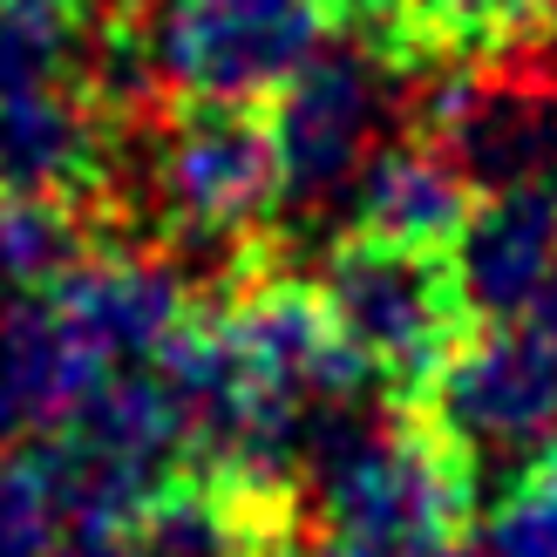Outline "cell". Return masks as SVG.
Returning a JSON list of instances; mask_svg holds the SVG:
<instances>
[{"label": "cell", "mask_w": 557, "mask_h": 557, "mask_svg": "<svg viewBox=\"0 0 557 557\" xmlns=\"http://www.w3.org/2000/svg\"><path fill=\"white\" fill-rule=\"evenodd\" d=\"M320 293L395 408L422 401L483 326L449 252L395 245L374 232H347L333 245L320 265Z\"/></svg>", "instance_id": "6da1fadb"}, {"label": "cell", "mask_w": 557, "mask_h": 557, "mask_svg": "<svg viewBox=\"0 0 557 557\" xmlns=\"http://www.w3.org/2000/svg\"><path fill=\"white\" fill-rule=\"evenodd\" d=\"M333 35L326 0H163L157 54L171 96L272 102Z\"/></svg>", "instance_id": "7a4b0ae2"}, {"label": "cell", "mask_w": 557, "mask_h": 557, "mask_svg": "<svg viewBox=\"0 0 557 557\" xmlns=\"http://www.w3.org/2000/svg\"><path fill=\"white\" fill-rule=\"evenodd\" d=\"M435 429H449L469 456H517L531 462L537 449L557 442V341L531 320H504V326H476L469 347L449 360L422 401Z\"/></svg>", "instance_id": "3957f363"}, {"label": "cell", "mask_w": 557, "mask_h": 557, "mask_svg": "<svg viewBox=\"0 0 557 557\" xmlns=\"http://www.w3.org/2000/svg\"><path fill=\"white\" fill-rule=\"evenodd\" d=\"M381 75L387 69L368 48H347V54H313V62L272 96L278 163H286V205H320L326 190L360 177V163L374 157Z\"/></svg>", "instance_id": "277c9868"}, {"label": "cell", "mask_w": 557, "mask_h": 557, "mask_svg": "<svg viewBox=\"0 0 557 557\" xmlns=\"http://www.w3.org/2000/svg\"><path fill=\"white\" fill-rule=\"evenodd\" d=\"M449 259L483 326L531 320L544 278L557 272V184H517L476 198Z\"/></svg>", "instance_id": "5b68a950"}, {"label": "cell", "mask_w": 557, "mask_h": 557, "mask_svg": "<svg viewBox=\"0 0 557 557\" xmlns=\"http://www.w3.org/2000/svg\"><path fill=\"white\" fill-rule=\"evenodd\" d=\"M537 48H557V0H408L374 62L414 82L435 69L510 62Z\"/></svg>", "instance_id": "8992f818"}, {"label": "cell", "mask_w": 557, "mask_h": 557, "mask_svg": "<svg viewBox=\"0 0 557 557\" xmlns=\"http://www.w3.org/2000/svg\"><path fill=\"white\" fill-rule=\"evenodd\" d=\"M469 211H476V190H469V177L429 136L381 144L354 177V232H374V238H395V245L456 252Z\"/></svg>", "instance_id": "52a82bcc"}, {"label": "cell", "mask_w": 557, "mask_h": 557, "mask_svg": "<svg viewBox=\"0 0 557 557\" xmlns=\"http://www.w3.org/2000/svg\"><path fill=\"white\" fill-rule=\"evenodd\" d=\"M116 225H129L116 205L48 198V190H0V278L14 293H48L69 272L96 265L102 252H123Z\"/></svg>", "instance_id": "ba28073f"}, {"label": "cell", "mask_w": 557, "mask_h": 557, "mask_svg": "<svg viewBox=\"0 0 557 557\" xmlns=\"http://www.w3.org/2000/svg\"><path fill=\"white\" fill-rule=\"evenodd\" d=\"M483 557H557V442L517 462L483 523Z\"/></svg>", "instance_id": "9c48e42d"}, {"label": "cell", "mask_w": 557, "mask_h": 557, "mask_svg": "<svg viewBox=\"0 0 557 557\" xmlns=\"http://www.w3.org/2000/svg\"><path fill=\"white\" fill-rule=\"evenodd\" d=\"M62 504L48 490V469L35 449H21L14 462H0V557H48L62 537Z\"/></svg>", "instance_id": "30bf717a"}, {"label": "cell", "mask_w": 557, "mask_h": 557, "mask_svg": "<svg viewBox=\"0 0 557 557\" xmlns=\"http://www.w3.org/2000/svg\"><path fill=\"white\" fill-rule=\"evenodd\" d=\"M306 557H476V550L442 544V537H341V531H320L306 544Z\"/></svg>", "instance_id": "8fae6325"}, {"label": "cell", "mask_w": 557, "mask_h": 557, "mask_svg": "<svg viewBox=\"0 0 557 557\" xmlns=\"http://www.w3.org/2000/svg\"><path fill=\"white\" fill-rule=\"evenodd\" d=\"M21 435H27V414H21V408H14L8 395H0V462H14V456L27 449Z\"/></svg>", "instance_id": "7c38bea8"}, {"label": "cell", "mask_w": 557, "mask_h": 557, "mask_svg": "<svg viewBox=\"0 0 557 557\" xmlns=\"http://www.w3.org/2000/svg\"><path fill=\"white\" fill-rule=\"evenodd\" d=\"M531 326L544 333V341H557V272L544 278V293H537V306H531Z\"/></svg>", "instance_id": "4fadbf2b"}, {"label": "cell", "mask_w": 557, "mask_h": 557, "mask_svg": "<svg viewBox=\"0 0 557 557\" xmlns=\"http://www.w3.org/2000/svg\"><path fill=\"white\" fill-rule=\"evenodd\" d=\"M54 557H129L123 537H75L69 550H54Z\"/></svg>", "instance_id": "5bb4252c"}]
</instances>
